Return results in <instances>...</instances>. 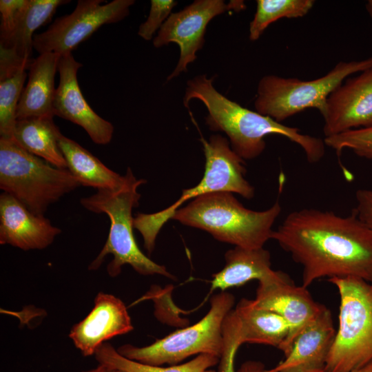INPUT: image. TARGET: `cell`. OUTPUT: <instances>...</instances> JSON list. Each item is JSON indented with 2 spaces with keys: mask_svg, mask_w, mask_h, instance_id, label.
Masks as SVG:
<instances>
[{
  "mask_svg": "<svg viewBox=\"0 0 372 372\" xmlns=\"http://www.w3.org/2000/svg\"><path fill=\"white\" fill-rule=\"evenodd\" d=\"M271 239L302 267V286L317 279L357 277L372 284V231L353 213L317 209L292 211Z\"/></svg>",
  "mask_w": 372,
  "mask_h": 372,
  "instance_id": "obj_1",
  "label": "cell"
},
{
  "mask_svg": "<svg viewBox=\"0 0 372 372\" xmlns=\"http://www.w3.org/2000/svg\"><path fill=\"white\" fill-rule=\"evenodd\" d=\"M214 77L200 74L187 83L183 104L188 107L192 99L200 101L208 112L206 124L211 131L227 135L232 149L243 160L260 156L266 147L265 138L279 135L298 145L310 163L320 161L325 154L320 138L302 134L297 127L287 126L269 116L250 110L227 99L216 90Z\"/></svg>",
  "mask_w": 372,
  "mask_h": 372,
  "instance_id": "obj_2",
  "label": "cell"
},
{
  "mask_svg": "<svg viewBox=\"0 0 372 372\" xmlns=\"http://www.w3.org/2000/svg\"><path fill=\"white\" fill-rule=\"evenodd\" d=\"M282 210L278 201L265 211L244 207L232 193L213 192L193 199L172 218L209 233L216 240L246 249L263 247Z\"/></svg>",
  "mask_w": 372,
  "mask_h": 372,
  "instance_id": "obj_3",
  "label": "cell"
},
{
  "mask_svg": "<svg viewBox=\"0 0 372 372\" xmlns=\"http://www.w3.org/2000/svg\"><path fill=\"white\" fill-rule=\"evenodd\" d=\"M145 183V179H137L133 174L129 182L119 189L99 190L80 200L84 208L96 214H105L110 220L107 240L90 264L89 270L98 269L106 256L111 254L113 258L107 266V272L111 277L119 275L122 267L129 265L143 276L158 274L175 278L165 266L156 263L141 251L134 236L132 210L138 205L141 198L137 189Z\"/></svg>",
  "mask_w": 372,
  "mask_h": 372,
  "instance_id": "obj_4",
  "label": "cell"
},
{
  "mask_svg": "<svg viewBox=\"0 0 372 372\" xmlns=\"http://www.w3.org/2000/svg\"><path fill=\"white\" fill-rule=\"evenodd\" d=\"M81 186L68 169L57 168L0 138V188L30 211L44 216L50 205Z\"/></svg>",
  "mask_w": 372,
  "mask_h": 372,
  "instance_id": "obj_5",
  "label": "cell"
},
{
  "mask_svg": "<svg viewBox=\"0 0 372 372\" xmlns=\"http://www.w3.org/2000/svg\"><path fill=\"white\" fill-rule=\"evenodd\" d=\"M205 156L204 176L195 187L184 189L180 198L170 207L152 214L138 213L134 228L143 236L144 247L150 254L160 230L181 205L190 199L218 192L236 193L245 198L254 197V187L245 178V160L229 146L225 137L212 135L207 141L201 138Z\"/></svg>",
  "mask_w": 372,
  "mask_h": 372,
  "instance_id": "obj_6",
  "label": "cell"
},
{
  "mask_svg": "<svg viewBox=\"0 0 372 372\" xmlns=\"http://www.w3.org/2000/svg\"><path fill=\"white\" fill-rule=\"evenodd\" d=\"M340 295L338 328L327 372H351L372 361V284L353 276L331 278Z\"/></svg>",
  "mask_w": 372,
  "mask_h": 372,
  "instance_id": "obj_7",
  "label": "cell"
},
{
  "mask_svg": "<svg viewBox=\"0 0 372 372\" xmlns=\"http://www.w3.org/2000/svg\"><path fill=\"white\" fill-rule=\"evenodd\" d=\"M371 67L372 56L340 61L325 75L313 80L264 76L257 87L256 111L279 123L309 108L318 110L323 116L330 94L350 75Z\"/></svg>",
  "mask_w": 372,
  "mask_h": 372,
  "instance_id": "obj_8",
  "label": "cell"
},
{
  "mask_svg": "<svg viewBox=\"0 0 372 372\" xmlns=\"http://www.w3.org/2000/svg\"><path fill=\"white\" fill-rule=\"evenodd\" d=\"M234 302L231 293L220 291L211 298L209 311L197 323L156 340L152 344L138 347L126 344L116 350L126 358L154 366L176 365L196 354L207 353L220 358L222 324Z\"/></svg>",
  "mask_w": 372,
  "mask_h": 372,
  "instance_id": "obj_9",
  "label": "cell"
},
{
  "mask_svg": "<svg viewBox=\"0 0 372 372\" xmlns=\"http://www.w3.org/2000/svg\"><path fill=\"white\" fill-rule=\"evenodd\" d=\"M79 0L74 10L56 19L46 30L34 34V49L39 54L72 53L77 46L105 24L118 22L130 14L134 0Z\"/></svg>",
  "mask_w": 372,
  "mask_h": 372,
  "instance_id": "obj_10",
  "label": "cell"
},
{
  "mask_svg": "<svg viewBox=\"0 0 372 372\" xmlns=\"http://www.w3.org/2000/svg\"><path fill=\"white\" fill-rule=\"evenodd\" d=\"M289 332L287 322L280 315L256 307L252 300L241 299L222 324L223 346L218 372H235L234 360L241 344H261L278 349Z\"/></svg>",
  "mask_w": 372,
  "mask_h": 372,
  "instance_id": "obj_11",
  "label": "cell"
},
{
  "mask_svg": "<svg viewBox=\"0 0 372 372\" xmlns=\"http://www.w3.org/2000/svg\"><path fill=\"white\" fill-rule=\"evenodd\" d=\"M242 8V1L226 3L223 0H196L182 10L171 14L153 39L156 48L170 43L179 46V60L167 81L186 72L187 65L197 58L196 52L205 43L206 28L213 18L231 9L240 10Z\"/></svg>",
  "mask_w": 372,
  "mask_h": 372,
  "instance_id": "obj_12",
  "label": "cell"
},
{
  "mask_svg": "<svg viewBox=\"0 0 372 372\" xmlns=\"http://www.w3.org/2000/svg\"><path fill=\"white\" fill-rule=\"evenodd\" d=\"M252 301L256 307L275 312L287 322L289 335L278 348L285 357L290 353L299 333L327 309L313 299L307 288L295 285L280 271L272 278L259 282Z\"/></svg>",
  "mask_w": 372,
  "mask_h": 372,
  "instance_id": "obj_13",
  "label": "cell"
},
{
  "mask_svg": "<svg viewBox=\"0 0 372 372\" xmlns=\"http://www.w3.org/2000/svg\"><path fill=\"white\" fill-rule=\"evenodd\" d=\"M81 67L72 53L61 55L54 114L81 126L94 143L106 145L112 138L114 126L97 114L85 99L77 80V72Z\"/></svg>",
  "mask_w": 372,
  "mask_h": 372,
  "instance_id": "obj_14",
  "label": "cell"
},
{
  "mask_svg": "<svg viewBox=\"0 0 372 372\" xmlns=\"http://www.w3.org/2000/svg\"><path fill=\"white\" fill-rule=\"evenodd\" d=\"M322 117L325 138L372 127V67L347 79L330 94Z\"/></svg>",
  "mask_w": 372,
  "mask_h": 372,
  "instance_id": "obj_15",
  "label": "cell"
},
{
  "mask_svg": "<svg viewBox=\"0 0 372 372\" xmlns=\"http://www.w3.org/2000/svg\"><path fill=\"white\" fill-rule=\"evenodd\" d=\"M134 329L123 302L116 296L99 292L88 315L71 329L69 338L84 356L94 355L107 340Z\"/></svg>",
  "mask_w": 372,
  "mask_h": 372,
  "instance_id": "obj_16",
  "label": "cell"
},
{
  "mask_svg": "<svg viewBox=\"0 0 372 372\" xmlns=\"http://www.w3.org/2000/svg\"><path fill=\"white\" fill-rule=\"evenodd\" d=\"M68 0H27L19 13L10 34L0 40V74L19 68L29 69L34 32L46 23L56 9Z\"/></svg>",
  "mask_w": 372,
  "mask_h": 372,
  "instance_id": "obj_17",
  "label": "cell"
},
{
  "mask_svg": "<svg viewBox=\"0 0 372 372\" xmlns=\"http://www.w3.org/2000/svg\"><path fill=\"white\" fill-rule=\"evenodd\" d=\"M61 229L42 215L30 211L8 193L0 195V244L24 251L50 245Z\"/></svg>",
  "mask_w": 372,
  "mask_h": 372,
  "instance_id": "obj_18",
  "label": "cell"
},
{
  "mask_svg": "<svg viewBox=\"0 0 372 372\" xmlns=\"http://www.w3.org/2000/svg\"><path fill=\"white\" fill-rule=\"evenodd\" d=\"M61 55L40 54L29 68L28 82L21 93L17 120L30 117H54V77Z\"/></svg>",
  "mask_w": 372,
  "mask_h": 372,
  "instance_id": "obj_19",
  "label": "cell"
},
{
  "mask_svg": "<svg viewBox=\"0 0 372 372\" xmlns=\"http://www.w3.org/2000/svg\"><path fill=\"white\" fill-rule=\"evenodd\" d=\"M335 333L331 313L327 308L299 333L285 360L265 372H278L296 367L325 366Z\"/></svg>",
  "mask_w": 372,
  "mask_h": 372,
  "instance_id": "obj_20",
  "label": "cell"
},
{
  "mask_svg": "<svg viewBox=\"0 0 372 372\" xmlns=\"http://www.w3.org/2000/svg\"><path fill=\"white\" fill-rule=\"evenodd\" d=\"M59 145L67 169L81 186L93 187L97 191L117 189L125 185L133 175L130 168H127L124 176L112 171L83 146L62 134Z\"/></svg>",
  "mask_w": 372,
  "mask_h": 372,
  "instance_id": "obj_21",
  "label": "cell"
},
{
  "mask_svg": "<svg viewBox=\"0 0 372 372\" xmlns=\"http://www.w3.org/2000/svg\"><path fill=\"white\" fill-rule=\"evenodd\" d=\"M225 258L223 269L212 276L210 293L218 289L225 291L229 288L240 287L253 280H265L277 272L271 267L269 251L263 247H235L225 253Z\"/></svg>",
  "mask_w": 372,
  "mask_h": 372,
  "instance_id": "obj_22",
  "label": "cell"
},
{
  "mask_svg": "<svg viewBox=\"0 0 372 372\" xmlns=\"http://www.w3.org/2000/svg\"><path fill=\"white\" fill-rule=\"evenodd\" d=\"M61 133L52 116L17 120L12 139L27 152L57 168L67 169L59 145Z\"/></svg>",
  "mask_w": 372,
  "mask_h": 372,
  "instance_id": "obj_23",
  "label": "cell"
},
{
  "mask_svg": "<svg viewBox=\"0 0 372 372\" xmlns=\"http://www.w3.org/2000/svg\"><path fill=\"white\" fill-rule=\"evenodd\" d=\"M95 358L99 364L114 368L121 372H205L216 365L220 358L216 355L203 353L193 360L168 367L154 366L130 360L119 354L116 349L107 342L101 344L96 350Z\"/></svg>",
  "mask_w": 372,
  "mask_h": 372,
  "instance_id": "obj_24",
  "label": "cell"
},
{
  "mask_svg": "<svg viewBox=\"0 0 372 372\" xmlns=\"http://www.w3.org/2000/svg\"><path fill=\"white\" fill-rule=\"evenodd\" d=\"M314 3V0H257L256 11L249 24V39L258 40L266 28L278 19L305 16Z\"/></svg>",
  "mask_w": 372,
  "mask_h": 372,
  "instance_id": "obj_25",
  "label": "cell"
},
{
  "mask_svg": "<svg viewBox=\"0 0 372 372\" xmlns=\"http://www.w3.org/2000/svg\"><path fill=\"white\" fill-rule=\"evenodd\" d=\"M27 69L0 76V138H12L19 99L28 74Z\"/></svg>",
  "mask_w": 372,
  "mask_h": 372,
  "instance_id": "obj_26",
  "label": "cell"
},
{
  "mask_svg": "<svg viewBox=\"0 0 372 372\" xmlns=\"http://www.w3.org/2000/svg\"><path fill=\"white\" fill-rule=\"evenodd\" d=\"M326 146L336 151L340 156L344 149L357 156L372 161V127L352 130L338 135L326 137Z\"/></svg>",
  "mask_w": 372,
  "mask_h": 372,
  "instance_id": "obj_27",
  "label": "cell"
},
{
  "mask_svg": "<svg viewBox=\"0 0 372 372\" xmlns=\"http://www.w3.org/2000/svg\"><path fill=\"white\" fill-rule=\"evenodd\" d=\"M147 19L139 26L138 34L145 41L152 39L155 32L163 25L177 4L174 0H152Z\"/></svg>",
  "mask_w": 372,
  "mask_h": 372,
  "instance_id": "obj_28",
  "label": "cell"
},
{
  "mask_svg": "<svg viewBox=\"0 0 372 372\" xmlns=\"http://www.w3.org/2000/svg\"><path fill=\"white\" fill-rule=\"evenodd\" d=\"M27 0L0 1V40L6 39L12 32L19 12Z\"/></svg>",
  "mask_w": 372,
  "mask_h": 372,
  "instance_id": "obj_29",
  "label": "cell"
},
{
  "mask_svg": "<svg viewBox=\"0 0 372 372\" xmlns=\"http://www.w3.org/2000/svg\"><path fill=\"white\" fill-rule=\"evenodd\" d=\"M353 212L372 231V189H362L355 193Z\"/></svg>",
  "mask_w": 372,
  "mask_h": 372,
  "instance_id": "obj_30",
  "label": "cell"
},
{
  "mask_svg": "<svg viewBox=\"0 0 372 372\" xmlns=\"http://www.w3.org/2000/svg\"><path fill=\"white\" fill-rule=\"evenodd\" d=\"M265 370L261 362L249 360L242 363L236 372H265Z\"/></svg>",
  "mask_w": 372,
  "mask_h": 372,
  "instance_id": "obj_31",
  "label": "cell"
},
{
  "mask_svg": "<svg viewBox=\"0 0 372 372\" xmlns=\"http://www.w3.org/2000/svg\"><path fill=\"white\" fill-rule=\"evenodd\" d=\"M278 372H327L325 366L296 367Z\"/></svg>",
  "mask_w": 372,
  "mask_h": 372,
  "instance_id": "obj_32",
  "label": "cell"
},
{
  "mask_svg": "<svg viewBox=\"0 0 372 372\" xmlns=\"http://www.w3.org/2000/svg\"><path fill=\"white\" fill-rule=\"evenodd\" d=\"M83 372H121L120 371L112 368L110 366L99 364V366L94 369H90Z\"/></svg>",
  "mask_w": 372,
  "mask_h": 372,
  "instance_id": "obj_33",
  "label": "cell"
},
{
  "mask_svg": "<svg viewBox=\"0 0 372 372\" xmlns=\"http://www.w3.org/2000/svg\"><path fill=\"white\" fill-rule=\"evenodd\" d=\"M351 372H372V361L366 364L365 366L355 369Z\"/></svg>",
  "mask_w": 372,
  "mask_h": 372,
  "instance_id": "obj_34",
  "label": "cell"
},
{
  "mask_svg": "<svg viewBox=\"0 0 372 372\" xmlns=\"http://www.w3.org/2000/svg\"><path fill=\"white\" fill-rule=\"evenodd\" d=\"M365 8L368 14L372 18V0L367 1L365 4Z\"/></svg>",
  "mask_w": 372,
  "mask_h": 372,
  "instance_id": "obj_35",
  "label": "cell"
}]
</instances>
